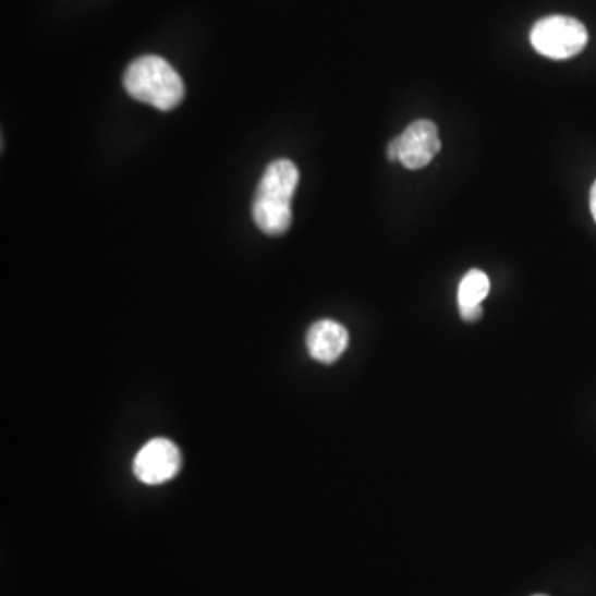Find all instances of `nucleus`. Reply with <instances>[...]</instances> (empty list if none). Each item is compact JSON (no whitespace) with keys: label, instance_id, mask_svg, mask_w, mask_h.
I'll use <instances>...</instances> for the list:
<instances>
[{"label":"nucleus","instance_id":"6","mask_svg":"<svg viewBox=\"0 0 596 596\" xmlns=\"http://www.w3.org/2000/svg\"><path fill=\"white\" fill-rule=\"evenodd\" d=\"M349 331L335 320H320L307 333V350L312 358L330 365L337 362L349 346Z\"/></svg>","mask_w":596,"mask_h":596},{"label":"nucleus","instance_id":"9","mask_svg":"<svg viewBox=\"0 0 596 596\" xmlns=\"http://www.w3.org/2000/svg\"><path fill=\"white\" fill-rule=\"evenodd\" d=\"M589 209H592V216L596 222V181L592 186V191H589Z\"/></svg>","mask_w":596,"mask_h":596},{"label":"nucleus","instance_id":"10","mask_svg":"<svg viewBox=\"0 0 596 596\" xmlns=\"http://www.w3.org/2000/svg\"><path fill=\"white\" fill-rule=\"evenodd\" d=\"M535 596H545V595H535Z\"/></svg>","mask_w":596,"mask_h":596},{"label":"nucleus","instance_id":"7","mask_svg":"<svg viewBox=\"0 0 596 596\" xmlns=\"http://www.w3.org/2000/svg\"><path fill=\"white\" fill-rule=\"evenodd\" d=\"M489 277L483 270H470L462 277L458 289L459 314L464 321H477L483 317V302L489 295Z\"/></svg>","mask_w":596,"mask_h":596},{"label":"nucleus","instance_id":"1","mask_svg":"<svg viewBox=\"0 0 596 596\" xmlns=\"http://www.w3.org/2000/svg\"><path fill=\"white\" fill-rule=\"evenodd\" d=\"M301 181V173L290 159H277L267 166L257 186L252 218L267 235L285 234L292 226V197Z\"/></svg>","mask_w":596,"mask_h":596},{"label":"nucleus","instance_id":"3","mask_svg":"<svg viewBox=\"0 0 596 596\" xmlns=\"http://www.w3.org/2000/svg\"><path fill=\"white\" fill-rule=\"evenodd\" d=\"M531 44L547 59L567 60L583 52L588 44L585 25L569 15H550L532 27Z\"/></svg>","mask_w":596,"mask_h":596},{"label":"nucleus","instance_id":"4","mask_svg":"<svg viewBox=\"0 0 596 596\" xmlns=\"http://www.w3.org/2000/svg\"><path fill=\"white\" fill-rule=\"evenodd\" d=\"M180 471V449L166 438H156L146 442L133 461V473L136 479L148 486L168 483L177 477Z\"/></svg>","mask_w":596,"mask_h":596},{"label":"nucleus","instance_id":"2","mask_svg":"<svg viewBox=\"0 0 596 596\" xmlns=\"http://www.w3.org/2000/svg\"><path fill=\"white\" fill-rule=\"evenodd\" d=\"M123 85L130 97L161 111L173 110L184 98L180 73L158 56L139 57L130 63Z\"/></svg>","mask_w":596,"mask_h":596},{"label":"nucleus","instance_id":"5","mask_svg":"<svg viewBox=\"0 0 596 596\" xmlns=\"http://www.w3.org/2000/svg\"><path fill=\"white\" fill-rule=\"evenodd\" d=\"M398 161L411 171L426 168L441 149L439 130L431 120H417L397 136Z\"/></svg>","mask_w":596,"mask_h":596},{"label":"nucleus","instance_id":"8","mask_svg":"<svg viewBox=\"0 0 596 596\" xmlns=\"http://www.w3.org/2000/svg\"><path fill=\"white\" fill-rule=\"evenodd\" d=\"M387 156L390 161H398V156H400V151H398L397 138L391 139L390 145H388Z\"/></svg>","mask_w":596,"mask_h":596}]
</instances>
